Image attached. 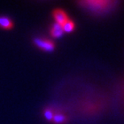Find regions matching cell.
<instances>
[{"instance_id": "2", "label": "cell", "mask_w": 124, "mask_h": 124, "mask_svg": "<svg viewBox=\"0 0 124 124\" xmlns=\"http://www.w3.org/2000/svg\"><path fill=\"white\" fill-rule=\"evenodd\" d=\"M33 44L44 53H53L56 49V44L53 40L44 36H35L32 39Z\"/></svg>"}, {"instance_id": "1", "label": "cell", "mask_w": 124, "mask_h": 124, "mask_svg": "<svg viewBox=\"0 0 124 124\" xmlns=\"http://www.w3.org/2000/svg\"><path fill=\"white\" fill-rule=\"evenodd\" d=\"M77 3L79 7L93 16H103L117 9L120 2L111 0H85L78 1L77 2Z\"/></svg>"}, {"instance_id": "6", "label": "cell", "mask_w": 124, "mask_h": 124, "mask_svg": "<svg viewBox=\"0 0 124 124\" xmlns=\"http://www.w3.org/2000/svg\"><path fill=\"white\" fill-rule=\"evenodd\" d=\"M14 28L13 20L7 16H0V28L4 30H11Z\"/></svg>"}, {"instance_id": "7", "label": "cell", "mask_w": 124, "mask_h": 124, "mask_svg": "<svg viewBox=\"0 0 124 124\" xmlns=\"http://www.w3.org/2000/svg\"><path fill=\"white\" fill-rule=\"evenodd\" d=\"M63 29L64 33H72L73 31H74L76 28V23L73 19H69L65 23H64L63 25Z\"/></svg>"}, {"instance_id": "4", "label": "cell", "mask_w": 124, "mask_h": 124, "mask_svg": "<svg viewBox=\"0 0 124 124\" xmlns=\"http://www.w3.org/2000/svg\"><path fill=\"white\" fill-rule=\"evenodd\" d=\"M49 33L53 39H60L64 36V31L62 25L54 22L51 24V27L49 28Z\"/></svg>"}, {"instance_id": "8", "label": "cell", "mask_w": 124, "mask_h": 124, "mask_svg": "<svg viewBox=\"0 0 124 124\" xmlns=\"http://www.w3.org/2000/svg\"><path fill=\"white\" fill-rule=\"evenodd\" d=\"M54 114H55L54 107H51V106H47V107L44 108V110H43L44 118H45L47 121L51 122V123H52V121H53Z\"/></svg>"}, {"instance_id": "5", "label": "cell", "mask_w": 124, "mask_h": 124, "mask_svg": "<svg viewBox=\"0 0 124 124\" xmlns=\"http://www.w3.org/2000/svg\"><path fill=\"white\" fill-rule=\"evenodd\" d=\"M69 122V116L62 110H56L52 123L54 124H65Z\"/></svg>"}, {"instance_id": "9", "label": "cell", "mask_w": 124, "mask_h": 124, "mask_svg": "<svg viewBox=\"0 0 124 124\" xmlns=\"http://www.w3.org/2000/svg\"><path fill=\"white\" fill-rule=\"evenodd\" d=\"M118 98H119V103L120 105L124 108V83L121 87L119 90V95H118Z\"/></svg>"}, {"instance_id": "3", "label": "cell", "mask_w": 124, "mask_h": 124, "mask_svg": "<svg viewBox=\"0 0 124 124\" xmlns=\"http://www.w3.org/2000/svg\"><path fill=\"white\" fill-rule=\"evenodd\" d=\"M52 16H53V18L54 19L56 23L61 24V25H63L69 19L67 12L61 8L54 9L53 12H52Z\"/></svg>"}]
</instances>
